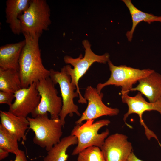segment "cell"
Returning <instances> with one entry per match:
<instances>
[{
	"label": "cell",
	"instance_id": "obj_1",
	"mask_svg": "<svg viewBox=\"0 0 161 161\" xmlns=\"http://www.w3.org/2000/svg\"><path fill=\"white\" fill-rule=\"evenodd\" d=\"M25 44L20 57L19 72L22 88L49 77L50 71L44 66L38 41L41 35L23 34Z\"/></svg>",
	"mask_w": 161,
	"mask_h": 161
},
{
	"label": "cell",
	"instance_id": "obj_2",
	"mask_svg": "<svg viewBox=\"0 0 161 161\" xmlns=\"http://www.w3.org/2000/svg\"><path fill=\"white\" fill-rule=\"evenodd\" d=\"M82 43L85 49L84 57L81 54L78 58H75L66 55L64 58V60L65 63L70 64L73 67L72 69L70 65L64 66L67 73L71 77L72 85L76 88V91L79 95L78 102L86 104L87 101L82 96L80 91L78 81L94 63L97 62L102 64L108 63L110 60V55L108 53L102 55H97L91 50V44L88 40H85Z\"/></svg>",
	"mask_w": 161,
	"mask_h": 161
},
{
	"label": "cell",
	"instance_id": "obj_3",
	"mask_svg": "<svg viewBox=\"0 0 161 161\" xmlns=\"http://www.w3.org/2000/svg\"><path fill=\"white\" fill-rule=\"evenodd\" d=\"M29 129L35 133L33 143L49 151L61 140L63 126L59 118H49L48 113L35 117H27Z\"/></svg>",
	"mask_w": 161,
	"mask_h": 161
},
{
	"label": "cell",
	"instance_id": "obj_4",
	"mask_svg": "<svg viewBox=\"0 0 161 161\" xmlns=\"http://www.w3.org/2000/svg\"><path fill=\"white\" fill-rule=\"evenodd\" d=\"M50 10L45 0H31L27 10L18 17L21 33L41 35L51 24Z\"/></svg>",
	"mask_w": 161,
	"mask_h": 161
},
{
	"label": "cell",
	"instance_id": "obj_5",
	"mask_svg": "<svg viewBox=\"0 0 161 161\" xmlns=\"http://www.w3.org/2000/svg\"><path fill=\"white\" fill-rule=\"evenodd\" d=\"M94 120L86 121L81 125H76L72 129L71 134L77 138V146L73 150L72 155L78 154L86 148L95 146L100 148L109 134L108 129L99 134L98 131L103 127L109 125L110 121L102 119L94 123Z\"/></svg>",
	"mask_w": 161,
	"mask_h": 161
},
{
	"label": "cell",
	"instance_id": "obj_6",
	"mask_svg": "<svg viewBox=\"0 0 161 161\" xmlns=\"http://www.w3.org/2000/svg\"><path fill=\"white\" fill-rule=\"evenodd\" d=\"M108 63L110 76L105 83L97 85L96 88L99 93L105 87L112 85L120 86L122 95L128 94L133 85L154 71L150 69H140L125 65L116 66L110 60Z\"/></svg>",
	"mask_w": 161,
	"mask_h": 161
},
{
	"label": "cell",
	"instance_id": "obj_7",
	"mask_svg": "<svg viewBox=\"0 0 161 161\" xmlns=\"http://www.w3.org/2000/svg\"><path fill=\"white\" fill-rule=\"evenodd\" d=\"M49 70V77L55 85L58 84L60 86L63 105L59 117L64 126L65 119L68 115L72 117L75 113L79 116H81L78 106L73 101L74 98L79 97V95L76 91L74 92L77 89L72 85L71 77L67 73L65 66L61 69L60 71L52 69Z\"/></svg>",
	"mask_w": 161,
	"mask_h": 161
},
{
	"label": "cell",
	"instance_id": "obj_8",
	"mask_svg": "<svg viewBox=\"0 0 161 161\" xmlns=\"http://www.w3.org/2000/svg\"><path fill=\"white\" fill-rule=\"evenodd\" d=\"M50 78L41 79L36 83V87L41 97L40 103L31 114L32 117L48 112L53 119L59 118L62 107V98L58 96V92Z\"/></svg>",
	"mask_w": 161,
	"mask_h": 161
},
{
	"label": "cell",
	"instance_id": "obj_9",
	"mask_svg": "<svg viewBox=\"0 0 161 161\" xmlns=\"http://www.w3.org/2000/svg\"><path fill=\"white\" fill-rule=\"evenodd\" d=\"M103 93H98L96 88L91 86L86 88L83 97L88 101V105L80 118L75 121L76 125H81L84 120H95L103 116H112L118 114V109L108 107L103 103Z\"/></svg>",
	"mask_w": 161,
	"mask_h": 161
},
{
	"label": "cell",
	"instance_id": "obj_10",
	"mask_svg": "<svg viewBox=\"0 0 161 161\" xmlns=\"http://www.w3.org/2000/svg\"><path fill=\"white\" fill-rule=\"evenodd\" d=\"M121 99L122 102L127 104L128 106V110L124 115L123 118L125 123L127 118L130 115L134 113L137 114L139 116L141 125L144 128L145 134L147 138L150 140L153 137L158 141L156 135L148 128L144 123L142 116L145 112L152 110L157 111L161 114V100L154 103L148 102L139 92L134 97L130 96L128 94L122 95Z\"/></svg>",
	"mask_w": 161,
	"mask_h": 161
},
{
	"label": "cell",
	"instance_id": "obj_11",
	"mask_svg": "<svg viewBox=\"0 0 161 161\" xmlns=\"http://www.w3.org/2000/svg\"><path fill=\"white\" fill-rule=\"evenodd\" d=\"M14 96L15 100L9 107V111L17 116L25 117L35 111L41 99L36 83L18 90L14 93Z\"/></svg>",
	"mask_w": 161,
	"mask_h": 161
},
{
	"label": "cell",
	"instance_id": "obj_12",
	"mask_svg": "<svg viewBox=\"0 0 161 161\" xmlns=\"http://www.w3.org/2000/svg\"><path fill=\"white\" fill-rule=\"evenodd\" d=\"M127 139L126 135L118 133L106 138L100 148L106 161H127L132 149Z\"/></svg>",
	"mask_w": 161,
	"mask_h": 161
},
{
	"label": "cell",
	"instance_id": "obj_13",
	"mask_svg": "<svg viewBox=\"0 0 161 161\" xmlns=\"http://www.w3.org/2000/svg\"><path fill=\"white\" fill-rule=\"evenodd\" d=\"M139 83L130 91H138L144 95L149 102L161 100V75L155 71L138 81Z\"/></svg>",
	"mask_w": 161,
	"mask_h": 161
},
{
	"label": "cell",
	"instance_id": "obj_14",
	"mask_svg": "<svg viewBox=\"0 0 161 161\" xmlns=\"http://www.w3.org/2000/svg\"><path fill=\"white\" fill-rule=\"evenodd\" d=\"M1 124L20 141L26 139V130L29 128V123L27 117L17 116L9 111H0Z\"/></svg>",
	"mask_w": 161,
	"mask_h": 161
},
{
	"label": "cell",
	"instance_id": "obj_15",
	"mask_svg": "<svg viewBox=\"0 0 161 161\" xmlns=\"http://www.w3.org/2000/svg\"><path fill=\"white\" fill-rule=\"evenodd\" d=\"M25 41L5 44L0 47V69L19 71V61Z\"/></svg>",
	"mask_w": 161,
	"mask_h": 161
},
{
	"label": "cell",
	"instance_id": "obj_16",
	"mask_svg": "<svg viewBox=\"0 0 161 161\" xmlns=\"http://www.w3.org/2000/svg\"><path fill=\"white\" fill-rule=\"evenodd\" d=\"M30 1V0H7L6 1V22L15 35H19L21 33L18 17L27 9Z\"/></svg>",
	"mask_w": 161,
	"mask_h": 161
},
{
	"label": "cell",
	"instance_id": "obj_17",
	"mask_svg": "<svg viewBox=\"0 0 161 161\" xmlns=\"http://www.w3.org/2000/svg\"><path fill=\"white\" fill-rule=\"evenodd\" d=\"M76 137L70 134L65 137L55 145L49 151L43 159V161H66L68 155L66 154L67 149L70 146L77 144Z\"/></svg>",
	"mask_w": 161,
	"mask_h": 161
},
{
	"label": "cell",
	"instance_id": "obj_18",
	"mask_svg": "<svg viewBox=\"0 0 161 161\" xmlns=\"http://www.w3.org/2000/svg\"><path fill=\"white\" fill-rule=\"evenodd\" d=\"M129 10L132 20V28L127 32L126 35L128 41H131L135 29L140 22L144 21L149 24L154 21L161 22V16H155L152 14L144 12L136 7L130 0H123Z\"/></svg>",
	"mask_w": 161,
	"mask_h": 161
},
{
	"label": "cell",
	"instance_id": "obj_19",
	"mask_svg": "<svg viewBox=\"0 0 161 161\" xmlns=\"http://www.w3.org/2000/svg\"><path fill=\"white\" fill-rule=\"evenodd\" d=\"M19 72L0 69V90L14 94L22 88Z\"/></svg>",
	"mask_w": 161,
	"mask_h": 161
},
{
	"label": "cell",
	"instance_id": "obj_20",
	"mask_svg": "<svg viewBox=\"0 0 161 161\" xmlns=\"http://www.w3.org/2000/svg\"><path fill=\"white\" fill-rule=\"evenodd\" d=\"M18 141L14 135L0 124V148L16 155L20 150Z\"/></svg>",
	"mask_w": 161,
	"mask_h": 161
},
{
	"label": "cell",
	"instance_id": "obj_21",
	"mask_svg": "<svg viewBox=\"0 0 161 161\" xmlns=\"http://www.w3.org/2000/svg\"><path fill=\"white\" fill-rule=\"evenodd\" d=\"M78 155L77 161H106L100 148L97 146L88 147Z\"/></svg>",
	"mask_w": 161,
	"mask_h": 161
},
{
	"label": "cell",
	"instance_id": "obj_22",
	"mask_svg": "<svg viewBox=\"0 0 161 161\" xmlns=\"http://www.w3.org/2000/svg\"><path fill=\"white\" fill-rule=\"evenodd\" d=\"M14 94L0 91V104H6L10 107L15 99Z\"/></svg>",
	"mask_w": 161,
	"mask_h": 161
},
{
	"label": "cell",
	"instance_id": "obj_23",
	"mask_svg": "<svg viewBox=\"0 0 161 161\" xmlns=\"http://www.w3.org/2000/svg\"><path fill=\"white\" fill-rule=\"evenodd\" d=\"M15 156V160L10 161H27L25 152L21 150H20L19 152Z\"/></svg>",
	"mask_w": 161,
	"mask_h": 161
},
{
	"label": "cell",
	"instance_id": "obj_24",
	"mask_svg": "<svg viewBox=\"0 0 161 161\" xmlns=\"http://www.w3.org/2000/svg\"><path fill=\"white\" fill-rule=\"evenodd\" d=\"M9 153L8 151L0 148V160H2L7 157Z\"/></svg>",
	"mask_w": 161,
	"mask_h": 161
},
{
	"label": "cell",
	"instance_id": "obj_25",
	"mask_svg": "<svg viewBox=\"0 0 161 161\" xmlns=\"http://www.w3.org/2000/svg\"><path fill=\"white\" fill-rule=\"evenodd\" d=\"M127 161H143L138 158L133 152H132L128 157Z\"/></svg>",
	"mask_w": 161,
	"mask_h": 161
}]
</instances>
